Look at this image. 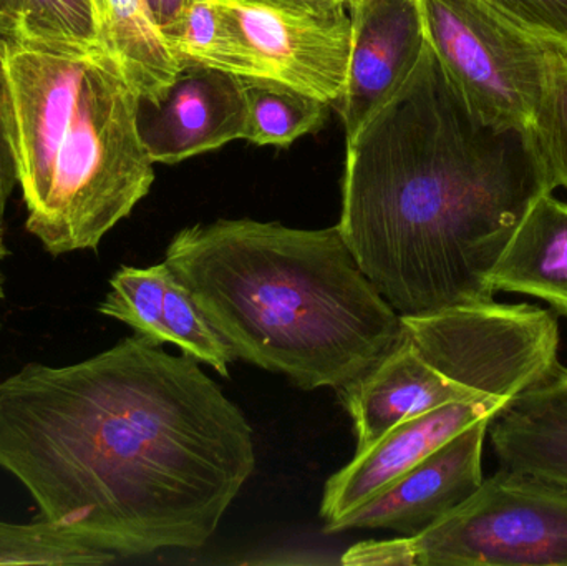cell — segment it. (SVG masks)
Returning a JSON list of instances; mask_svg holds the SVG:
<instances>
[{
	"label": "cell",
	"mask_w": 567,
	"mask_h": 566,
	"mask_svg": "<svg viewBox=\"0 0 567 566\" xmlns=\"http://www.w3.org/2000/svg\"><path fill=\"white\" fill-rule=\"evenodd\" d=\"M492 286L543 299L567 316V203L548 193L532 206L496 263Z\"/></svg>",
	"instance_id": "obj_14"
},
{
	"label": "cell",
	"mask_w": 567,
	"mask_h": 566,
	"mask_svg": "<svg viewBox=\"0 0 567 566\" xmlns=\"http://www.w3.org/2000/svg\"><path fill=\"white\" fill-rule=\"evenodd\" d=\"M340 398L352 418L360 452L403 421L482 395L456 384L426 361L402 329L396 344L365 374L343 385Z\"/></svg>",
	"instance_id": "obj_12"
},
{
	"label": "cell",
	"mask_w": 567,
	"mask_h": 566,
	"mask_svg": "<svg viewBox=\"0 0 567 566\" xmlns=\"http://www.w3.org/2000/svg\"><path fill=\"white\" fill-rule=\"evenodd\" d=\"M489 442L503 467L567 484V368L513 398L489 422Z\"/></svg>",
	"instance_id": "obj_13"
},
{
	"label": "cell",
	"mask_w": 567,
	"mask_h": 566,
	"mask_svg": "<svg viewBox=\"0 0 567 566\" xmlns=\"http://www.w3.org/2000/svg\"><path fill=\"white\" fill-rule=\"evenodd\" d=\"M245 2L307 13H330L349 9V0H245Z\"/></svg>",
	"instance_id": "obj_23"
},
{
	"label": "cell",
	"mask_w": 567,
	"mask_h": 566,
	"mask_svg": "<svg viewBox=\"0 0 567 566\" xmlns=\"http://www.w3.org/2000/svg\"><path fill=\"white\" fill-rule=\"evenodd\" d=\"M556 189L529 132L480 122L426 42L405 85L347 143L339 229L400 316L492 301V272Z\"/></svg>",
	"instance_id": "obj_2"
},
{
	"label": "cell",
	"mask_w": 567,
	"mask_h": 566,
	"mask_svg": "<svg viewBox=\"0 0 567 566\" xmlns=\"http://www.w3.org/2000/svg\"><path fill=\"white\" fill-rule=\"evenodd\" d=\"M419 6L426 42L470 112L485 125L529 132L549 55L565 45L485 0Z\"/></svg>",
	"instance_id": "obj_6"
},
{
	"label": "cell",
	"mask_w": 567,
	"mask_h": 566,
	"mask_svg": "<svg viewBox=\"0 0 567 566\" xmlns=\"http://www.w3.org/2000/svg\"><path fill=\"white\" fill-rule=\"evenodd\" d=\"M492 419H482L450 439L365 504L326 525V534L392 531L413 537L429 531L465 504L485 481L483 449Z\"/></svg>",
	"instance_id": "obj_8"
},
{
	"label": "cell",
	"mask_w": 567,
	"mask_h": 566,
	"mask_svg": "<svg viewBox=\"0 0 567 566\" xmlns=\"http://www.w3.org/2000/svg\"><path fill=\"white\" fill-rule=\"evenodd\" d=\"M163 35L179 62L259 76L255 55L221 0H192Z\"/></svg>",
	"instance_id": "obj_16"
},
{
	"label": "cell",
	"mask_w": 567,
	"mask_h": 566,
	"mask_svg": "<svg viewBox=\"0 0 567 566\" xmlns=\"http://www.w3.org/2000/svg\"><path fill=\"white\" fill-rule=\"evenodd\" d=\"M7 42L9 39L0 35V196L9 199L17 185V166L12 138V106L6 73Z\"/></svg>",
	"instance_id": "obj_22"
},
{
	"label": "cell",
	"mask_w": 567,
	"mask_h": 566,
	"mask_svg": "<svg viewBox=\"0 0 567 566\" xmlns=\"http://www.w3.org/2000/svg\"><path fill=\"white\" fill-rule=\"evenodd\" d=\"M165 263L236 359L306 391L350 384L402 336L337 225L202 223L176 233Z\"/></svg>",
	"instance_id": "obj_3"
},
{
	"label": "cell",
	"mask_w": 567,
	"mask_h": 566,
	"mask_svg": "<svg viewBox=\"0 0 567 566\" xmlns=\"http://www.w3.org/2000/svg\"><path fill=\"white\" fill-rule=\"evenodd\" d=\"M13 39L59 50L103 49L92 0H22Z\"/></svg>",
	"instance_id": "obj_19"
},
{
	"label": "cell",
	"mask_w": 567,
	"mask_h": 566,
	"mask_svg": "<svg viewBox=\"0 0 567 566\" xmlns=\"http://www.w3.org/2000/svg\"><path fill=\"white\" fill-rule=\"evenodd\" d=\"M246 103L245 138L289 146L323 125L329 103L266 76H239Z\"/></svg>",
	"instance_id": "obj_17"
},
{
	"label": "cell",
	"mask_w": 567,
	"mask_h": 566,
	"mask_svg": "<svg viewBox=\"0 0 567 566\" xmlns=\"http://www.w3.org/2000/svg\"><path fill=\"white\" fill-rule=\"evenodd\" d=\"M349 566H567V484L503 467L422 534L363 542Z\"/></svg>",
	"instance_id": "obj_5"
},
{
	"label": "cell",
	"mask_w": 567,
	"mask_h": 566,
	"mask_svg": "<svg viewBox=\"0 0 567 566\" xmlns=\"http://www.w3.org/2000/svg\"><path fill=\"white\" fill-rule=\"evenodd\" d=\"M103 49L118 62L142 103L158 105L182 62L169 49L148 0H92Z\"/></svg>",
	"instance_id": "obj_15"
},
{
	"label": "cell",
	"mask_w": 567,
	"mask_h": 566,
	"mask_svg": "<svg viewBox=\"0 0 567 566\" xmlns=\"http://www.w3.org/2000/svg\"><path fill=\"white\" fill-rule=\"evenodd\" d=\"M115 555L90 547L45 522L16 524L0 518V566L109 565Z\"/></svg>",
	"instance_id": "obj_18"
},
{
	"label": "cell",
	"mask_w": 567,
	"mask_h": 566,
	"mask_svg": "<svg viewBox=\"0 0 567 566\" xmlns=\"http://www.w3.org/2000/svg\"><path fill=\"white\" fill-rule=\"evenodd\" d=\"M255 467L238 405L140 336L0 381V469L40 522L115 557L202 548Z\"/></svg>",
	"instance_id": "obj_1"
},
{
	"label": "cell",
	"mask_w": 567,
	"mask_h": 566,
	"mask_svg": "<svg viewBox=\"0 0 567 566\" xmlns=\"http://www.w3.org/2000/svg\"><path fill=\"white\" fill-rule=\"evenodd\" d=\"M140 133L153 163L185 162L246 135L241 79L199 63L182 62L158 105H140Z\"/></svg>",
	"instance_id": "obj_10"
},
{
	"label": "cell",
	"mask_w": 567,
	"mask_h": 566,
	"mask_svg": "<svg viewBox=\"0 0 567 566\" xmlns=\"http://www.w3.org/2000/svg\"><path fill=\"white\" fill-rule=\"evenodd\" d=\"M22 16V0H0V35L13 39Z\"/></svg>",
	"instance_id": "obj_25"
},
{
	"label": "cell",
	"mask_w": 567,
	"mask_h": 566,
	"mask_svg": "<svg viewBox=\"0 0 567 566\" xmlns=\"http://www.w3.org/2000/svg\"><path fill=\"white\" fill-rule=\"evenodd\" d=\"M6 73L27 231L53 256L99 248L155 182L142 100L105 49L9 39Z\"/></svg>",
	"instance_id": "obj_4"
},
{
	"label": "cell",
	"mask_w": 567,
	"mask_h": 566,
	"mask_svg": "<svg viewBox=\"0 0 567 566\" xmlns=\"http://www.w3.org/2000/svg\"><path fill=\"white\" fill-rule=\"evenodd\" d=\"M148 2L156 23H158L163 32L185 12L186 7L192 3V0H148Z\"/></svg>",
	"instance_id": "obj_24"
},
{
	"label": "cell",
	"mask_w": 567,
	"mask_h": 566,
	"mask_svg": "<svg viewBox=\"0 0 567 566\" xmlns=\"http://www.w3.org/2000/svg\"><path fill=\"white\" fill-rule=\"evenodd\" d=\"M535 32L567 49V0H485Z\"/></svg>",
	"instance_id": "obj_21"
},
{
	"label": "cell",
	"mask_w": 567,
	"mask_h": 566,
	"mask_svg": "<svg viewBox=\"0 0 567 566\" xmlns=\"http://www.w3.org/2000/svg\"><path fill=\"white\" fill-rule=\"evenodd\" d=\"M248 42L259 76L287 83L327 103L339 102L349 73V9L290 12L245 0H221Z\"/></svg>",
	"instance_id": "obj_7"
},
{
	"label": "cell",
	"mask_w": 567,
	"mask_h": 566,
	"mask_svg": "<svg viewBox=\"0 0 567 566\" xmlns=\"http://www.w3.org/2000/svg\"><path fill=\"white\" fill-rule=\"evenodd\" d=\"M509 401L480 398L453 402L390 429L375 444L355 452L353 461L327 481L320 517L326 525L346 517L456 434L482 419L495 418Z\"/></svg>",
	"instance_id": "obj_11"
},
{
	"label": "cell",
	"mask_w": 567,
	"mask_h": 566,
	"mask_svg": "<svg viewBox=\"0 0 567 566\" xmlns=\"http://www.w3.org/2000/svg\"><path fill=\"white\" fill-rule=\"evenodd\" d=\"M556 188L567 192V49L553 50L545 85L529 128Z\"/></svg>",
	"instance_id": "obj_20"
},
{
	"label": "cell",
	"mask_w": 567,
	"mask_h": 566,
	"mask_svg": "<svg viewBox=\"0 0 567 566\" xmlns=\"http://www.w3.org/2000/svg\"><path fill=\"white\" fill-rule=\"evenodd\" d=\"M349 73L339 100L347 143L415 72L426 39L419 0H349Z\"/></svg>",
	"instance_id": "obj_9"
}]
</instances>
